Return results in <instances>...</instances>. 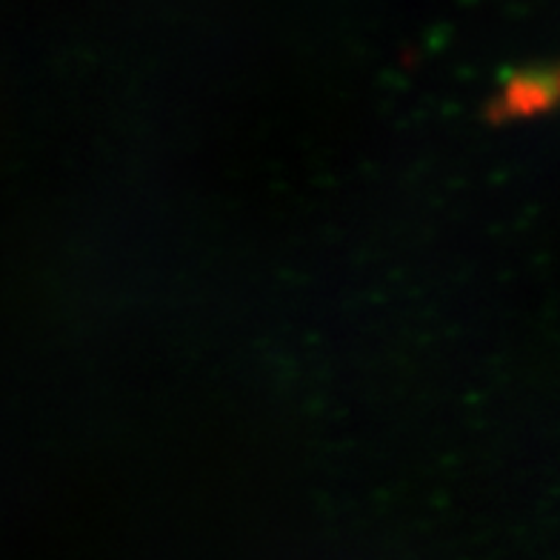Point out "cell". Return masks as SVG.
Segmentation results:
<instances>
[{
    "mask_svg": "<svg viewBox=\"0 0 560 560\" xmlns=\"http://www.w3.org/2000/svg\"><path fill=\"white\" fill-rule=\"evenodd\" d=\"M560 109V63L515 69L503 78L487 106V118L494 124L532 120Z\"/></svg>",
    "mask_w": 560,
    "mask_h": 560,
    "instance_id": "1",
    "label": "cell"
}]
</instances>
